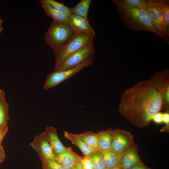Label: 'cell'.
<instances>
[{
    "instance_id": "cell-20",
    "label": "cell",
    "mask_w": 169,
    "mask_h": 169,
    "mask_svg": "<svg viewBox=\"0 0 169 169\" xmlns=\"http://www.w3.org/2000/svg\"><path fill=\"white\" fill-rule=\"evenodd\" d=\"M74 134L78 138L89 146L98 150V137L97 133L87 131L80 134Z\"/></svg>"
},
{
    "instance_id": "cell-7",
    "label": "cell",
    "mask_w": 169,
    "mask_h": 169,
    "mask_svg": "<svg viewBox=\"0 0 169 169\" xmlns=\"http://www.w3.org/2000/svg\"><path fill=\"white\" fill-rule=\"evenodd\" d=\"M112 140L110 150L119 156L134 142L131 133L118 129L112 130Z\"/></svg>"
},
{
    "instance_id": "cell-27",
    "label": "cell",
    "mask_w": 169,
    "mask_h": 169,
    "mask_svg": "<svg viewBox=\"0 0 169 169\" xmlns=\"http://www.w3.org/2000/svg\"><path fill=\"white\" fill-rule=\"evenodd\" d=\"M152 120L156 124L162 122V113L160 112L156 113L152 117Z\"/></svg>"
},
{
    "instance_id": "cell-12",
    "label": "cell",
    "mask_w": 169,
    "mask_h": 169,
    "mask_svg": "<svg viewBox=\"0 0 169 169\" xmlns=\"http://www.w3.org/2000/svg\"><path fill=\"white\" fill-rule=\"evenodd\" d=\"M68 23L75 33L95 31L88 19L74 14L69 17Z\"/></svg>"
},
{
    "instance_id": "cell-9",
    "label": "cell",
    "mask_w": 169,
    "mask_h": 169,
    "mask_svg": "<svg viewBox=\"0 0 169 169\" xmlns=\"http://www.w3.org/2000/svg\"><path fill=\"white\" fill-rule=\"evenodd\" d=\"M139 148L134 142L118 157V167L129 169L135 164L141 162L138 153Z\"/></svg>"
},
{
    "instance_id": "cell-5",
    "label": "cell",
    "mask_w": 169,
    "mask_h": 169,
    "mask_svg": "<svg viewBox=\"0 0 169 169\" xmlns=\"http://www.w3.org/2000/svg\"><path fill=\"white\" fill-rule=\"evenodd\" d=\"M95 51L93 43L85 46L68 56L54 71L72 69L86 61L94 60Z\"/></svg>"
},
{
    "instance_id": "cell-32",
    "label": "cell",
    "mask_w": 169,
    "mask_h": 169,
    "mask_svg": "<svg viewBox=\"0 0 169 169\" xmlns=\"http://www.w3.org/2000/svg\"><path fill=\"white\" fill-rule=\"evenodd\" d=\"M72 169H84L81 166L79 162L77 163Z\"/></svg>"
},
{
    "instance_id": "cell-33",
    "label": "cell",
    "mask_w": 169,
    "mask_h": 169,
    "mask_svg": "<svg viewBox=\"0 0 169 169\" xmlns=\"http://www.w3.org/2000/svg\"><path fill=\"white\" fill-rule=\"evenodd\" d=\"M3 20L0 18V34L2 32L3 29Z\"/></svg>"
},
{
    "instance_id": "cell-28",
    "label": "cell",
    "mask_w": 169,
    "mask_h": 169,
    "mask_svg": "<svg viewBox=\"0 0 169 169\" xmlns=\"http://www.w3.org/2000/svg\"><path fill=\"white\" fill-rule=\"evenodd\" d=\"M8 131V127H0V146L5 135Z\"/></svg>"
},
{
    "instance_id": "cell-11",
    "label": "cell",
    "mask_w": 169,
    "mask_h": 169,
    "mask_svg": "<svg viewBox=\"0 0 169 169\" xmlns=\"http://www.w3.org/2000/svg\"><path fill=\"white\" fill-rule=\"evenodd\" d=\"M44 133L55 155L68 151L69 147L67 148L64 146L58 136L56 128L52 126L47 127Z\"/></svg>"
},
{
    "instance_id": "cell-36",
    "label": "cell",
    "mask_w": 169,
    "mask_h": 169,
    "mask_svg": "<svg viewBox=\"0 0 169 169\" xmlns=\"http://www.w3.org/2000/svg\"><path fill=\"white\" fill-rule=\"evenodd\" d=\"M2 89H0V93H1V92H2Z\"/></svg>"
},
{
    "instance_id": "cell-29",
    "label": "cell",
    "mask_w": 169,
    "mask_h": 169,
    "mask_svg": "<svg viewBox=\"0 0 169 169\" xmlns=\"http://www.w3.org/2000/svg\"><path fill=\"white\" fill-rule=\"evenodd\" d=\"M129 169H152L145 165L142 161L137 163Z\"/></svg>"
},
{
    "instance_id": "cell-14",
    "label": "cell",
    "mask_w": 169,
    "mask_h": 169,
    "mask_svg": "<svg viewBox=\"0 0 169 169\" xmlns=\"http://www.w3.org/2000/svg\"><path fill=\"white\" fill-rule=\"evenodd\" d=\"M112 130L110 128L97 133V149L100 151L110 150L112 140Z\"/></svg>"
},
{
    "instance_id": "cell-35",
    "label": "cell",
    "mask_w": 169,
    "mask_h": 169,
    "mask_svg": "<svg viewBox=\"0 0 169 169\" xmlns=\"http://www.w3.org/2000/svg\"><path fill=\"white\" fill-rule=\"evenodd\" d=\"M43 166V169H48V168H47V167H46L44 166Z\"/></svg>"
},
{
    "instance_id": "cell-6",
    "label": "cell",
    "mask_w": 169,
    "mask_h": 169,
    "mask_svg": "<svg viewBox=\"0 0 169 169\" xmlns=\"http://www.w3.org/2000/svg\"><path fill=\"white\" fill-rule=\"evenodd\" d=\"M94 60L84 62L74 68L60 71H54L46 77L43 88L47 90L71 77L83 68L91 65Z\"/></svg>"
},
{
    "instance_id": "cell-25",
    "label": "cell",
    "mask_w": 169,
    "mask_h": 169,
    "mask_svg": "<svg viewBox=\"0 0 169 169\" xmlns=\"http://www.w3.org/2000/svg\"><path fill=\"white\" fill-rule=\"evenodd\" d=\"M125 3L132 7L141 9H146L149 4V0H122Z\"/></svg>"
},
{
    "instance_id": "cell-17",
    "label": "cell",
    "mask_w": 169,
    "mask_h": 169,
    "mask_svg": "<svg viewBox=\"0 0 169 169\" xmlns=\"http://www.w3.org/2000/svg\"><path fill=\"white\" fill-rule=\"evenodd\" d=\"M9 105L7 102L4 91L2 90L0 93V127H8L9 120L8 109Z\"/></svg>"
},
{
    "instance_id": "cell-4",
    "label": "cell",
    "mask_w": 169,
    "mask_h": 169,
    "mask_svg": "<svg viewBox=\"0 0 169 169\" xmlns=\"http://www.w3.org/2000/svg\"><path fill=\"white\" fill-rule=\"evenodd\" d=\"M95 35V31L75 33L65 44L54 52V70L69 55L82 47L93 43Z\"/></svg>"
},
{
    "instance_id": "cell-22",
    "label": "cell",
    "mask_w": 169,
    "mask_h": 169,
    "mask_svg": "<svg viewBox=\"0 0 169 169\" xmlns=\"http://www.w3.org/2000/svg\"><path fill=\"white\" fill-rule=\"evenodd\" d=\"M45 1L55 9L69 17L71 14V8L65 6L63 3L54 0Z\"/></svg>"
},
{
    "instance_id": "cell-13",
    "label": "cell",
    "mask_w": 169,
    "mask_h": 169,
    "mask_svg": "<svg viewBox=\"0 0 169 169\" xmlns=\"http://www.w3.org/2000/svg\"><path fill=\"white\" fill-rule=\"evenodd\" d=\"M81 157L69 147L68 151L55 155L54 160L61 165L72 169L79 162Z\"/></svg>"
},
{
    "instance_id": "cell-34",
    "label": "cell",
    "mask_w": 169,
    "mask_h": 169,
    "mask_svg": "<svg viewBox=\"0 0 169 169\" xmlns=\"http://www.w3.org/2000/svg\"><path fill=\"white\" fill-rule=\"evenodd\" d=\"M111 169H123L119 167H115V168H114Z\"/></svg>"
},
{
    "instance_id": "cell-1",
    "label": "cell",
    "mask_w": 169,
    "mask_h": 169,
    "mask_svg": "<svg viewBox=\"0 0 169 169\" xmlns=\"http://www.w3.org/2000/svg\"><path fill=\"white\" fill-rule=\"evenodd\" d=\"M163 109V96L150 79L139 82L123 92L119 107L120 114L140 128L147 126L153 116Z\"/></svg>"
},
{
    "instance_id": "cell-19",
    "label": "cell",
    "mask_w": 169,
    "mask_h": 169,
    "mask_svg": "<svg viewBox=\"0 0 169 169\" xmlns=\"http://www.w3.org/2000/svg\"><path fill=\"white\" fill-rule=\"evenodd\" d=\"M100 152L106 169H111L118 167V156L110 150Z\"/></svg>"
},
{
    "instance_id": "cell-16",
    "label": "cell",
    "mask_w": 169,
    "mask_h": 169,
    "mask_svg": "<svg viewBox=\"0 0 169 169\" xmlns=\"http://www.w3.org/2000/svg\"><path fill=\"white\" fill-rule=\"evenodd\" d=\"M39 2L44 12L48 16H50L53 19V21L68 23L69 17L55 9L45 0H40Z\"/></svg>"
},
{
    "instance_id": "cell-2",
    "label": "cell",
    "mask_w": 169,
    "mask_h": 169,
    "mask_svg": "<svg viewBox=\"0 0 169 169\" xmlns=\"http://www.w3.org/2000/svg\"><path fill=\"white\" fill-rule=\"evenodd\" d=\"M112 1L116 8L121 20L129 28L135 31L151 32L169 44V36L154 24L145 10L130 6L122 0H113Z\"/></svg>"
},
{
    "instance_id": "cell-23",
    "label": "cell",
    "mask_w": 169,
    "mask_h": 169,
    "mask_svg": "<svg viewBox=\"0 0 169 169\" xmlns=\"http://www.w3.org/2000/svg\"><path fill=\"white\" fill-rule=\"evenodd\" d=\"M156 2L162 10L165 24L169 29V1L156 0Z\"/></svg>"
},
{
    "instance_id": "cell-15",
    "label": "cell",
    "mask_w": 169,
    "mask_h": 169,
    "mask_svg": "<svg viewBox=\"0 0 169 169\" xmlns=\"http://www.w3.org/2000/svg\"><path fill=\"white\" fill-rule=\"evenodd\" d=\"M64 135L65 137L70 141L73 144L79 147L83 153L84 156H89L98 150L85 144L76 137L74 134L65 131Z\"/></svg>"
},
{
    "instance_id": "cell-26",
    "label": "cell",
    "mask_w": 169,
    "mask_h": 169,
    "mask_svg": "<svg viewBox=\"0 0 169 169\" xmlns=\"http://www.w3.org/2000/svg\"><path fill=\"white\" fill-rule=\"evenodd\" d=\"M79 163L84 169H94L92 161L88 156L81 157Z\"/></svg>"
},
{
    "instance_id": "cell-10",
    "label": "cell",
    "mask_w": 169,
    "mask_h": 169,
    "mask_svg": "<svg viewBox=\"0 0 169 169\" xmlns=\"http://www.w3.org/2000/svg\"><path fill=\"white\" fill-rule=\"evenodd\" d=\"M30 145L37 152L40 158L54 160L55 155L46 139L44 132L36 136Z\"/></svg>"
},
{
    "instance_id": "cell-21",
    "label": "cell",
    "mask_w": 169,
    "mask_h": 169,
    "mask_svg": "<svg viewBox=\"0 0 169 169\" xmlns=\"http://www.w3.org/2000/svg\"><path fill=\"white\" fill-rule=\"evenodd\" d=\"M88 156L92 161L94 169H106L101 152L97 150Z\"/></svg>"
},
{
    "instance_id": "cell-31",
    "label": "cell",
    "mask_w": 169,
    "mask_h": 169,
    "mask_svg": "<svg viewBox=\"0 0 169 169\" xmlns=\"http://www.w3.org/2000/svg\"><path fill=\"white\" fill-rule=\"evenodd\" d=\"M5 158V155L3 147L0 146V163H2Z\"/></svg>"
},
{
    "instance_id": "cell-24",
    "label": "cell",
    "mask_w": 169,
    "mask_h": 169,
    "mask_svg": "<svg viewBox=\"0 0 169 169\" xmlns=\"http://www.w3.org/2000/svg\"><path fill=\"white\" fill-rule=\"evenodd\" d=\"M40 159L42 162L43 166L49 169H71L61 165L54 159L44 158H40Z\"/></svg>"
},
{
    "instance_id": "cell-3",
    "label": "cell",
    "mask_w": 169,
    "mask_h": 169,
    "mask_svg": "<svg viewBox=\"0 0 169 169\" xmlns=\"http://www.w3.org/2000/svg\"><path fill=\"white\" fill-rule=\"evenodd\" d=\"M75 33L68 23L53 21L45 33L44 40L54 52L65 44Z\"/></svg>"
},
{
    "instance_id": "cell-8",
    "label": "cell",
    "mask_w": 169,
    "mask_h": 169,
    "mask_svg": "<svg viewBox=\"0 0 169 169\" xmlns=\"http://www.w3.org/2000/svg\"><path fill=\"white\" fill-rule=\"evenodd\" d=\"M150 79L162 93L164 100L165 110L167 112H169V69L156 72L151 77Z\"/></svg>"
},
{
    "instance_id": "cell-18",
    "label": "cell",
    "mask_w": 169,
    "mask_h": 169,
    "mask_svg": "<svg viewBox=\"0 0 169 169\" xmlns=\"http://www.w3.org/2000/svg\"><path fill=\"white\" fill-rule=\"evenodd\" d=\"M91 0H81L74 7L71 8V14L88 19V13Z\"/></svg>"
},
{
    "instance_id": "cell-30",
    "label": "cell",
    "mask_w": 169,
    "mask_h": 169,
    "mask_svg": "<svg viewBox=\"0 0 169 169\" xmlns=\"http://www.w3.org/2000/svg\"><path fill=\"white\" fill-rule=\"evenodd\" d=\"M162 122L165 123L166 125H169V112L162 113Z\"/></svg>"
}]
</instances>
